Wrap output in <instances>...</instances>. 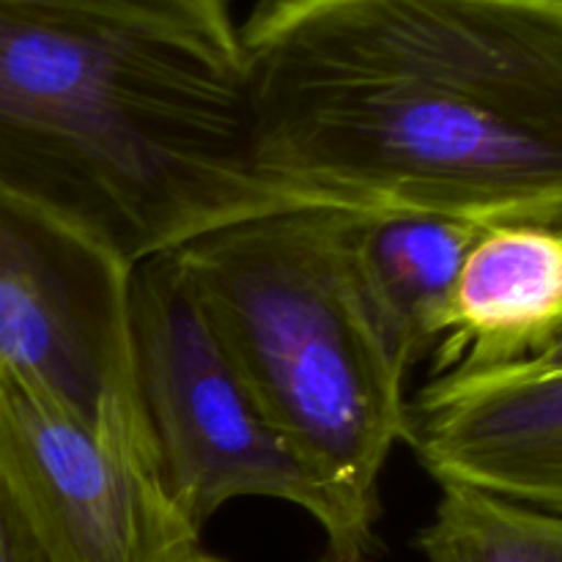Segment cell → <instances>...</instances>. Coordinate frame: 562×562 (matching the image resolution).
I'll use <instances>...</instances> for the list:
<instances>
[{"mask_svg":"<svg viewBox=\"0 0 562 562\" xmlns=\"http://www.w3.org/2000/svg\"><path fill=\"white\" fill-rule=\"evenodd\" d=\"M132 371L157 481L195 532L231 499L305 510L324 562H371L376 521L324 481L267 420L209 329L176 252L130 272Z\"/></svg>","mask_w":562,"mask_h":562,"instance_id":"277c9868","label":"cell"},{"mask_svg":"<svg viewBox=\"0 0 562 562\" xmlns=\"http://www.w3.org/2000/svg\"><path fill=\"white\" fill-rule=\"evenodd\" d=\"M0 192L135 267L300 206L256 168L239 69L173 38L0 5Z\"/></svg>","mask_w":562,"mask_h":562,"instance_id":"7a4b0ae2","label":"cell"},{"mask_svg":"<svg viewBox=\"0 0 562 562\" xmlns=\"http://www.w3.org/2000/svg\"><path fill=\"white\" fill-rule=\"evenodd\" d=\"M0 475L53 562H176L198 549L151 459L0 379Z\"/></svg>","mask_w":562,"mask_h":562,"instance_id":"8992f818","label":"cell"},{"mask_svg":"<svg viewBox=\"0 0 562 562\" xmlns=\"http://www.w3.org/2000/svg\"><path fill=\"white\" fill-rule=\"evenodd\" d=\"M239 80L291 201L562 220V0H258Z\"/></svg>","mask_w":562,"mask_h":562,"instance_id":"6da1fadb","label":"cell"},{"mask_svg":"<svg viewBox=\"0 0 562 562\" xmlns=\"http://www.w3.org/2000/svg\"><path fill=\"white\" fill-rule=\"evenodd\" d=\"M351 209H274L176 247L187 285L280 437L379 521L406 379L357 278Z\"/></svg>","mask_w":562,"mask_h":562,"instance_id":"3957f363","label":"cell"},{"mask_svg":"<svg viewBox=\"0 0 562 562\" xmlns=\"http://www.w3.org/2000/svg\"><path fill=\"white\" fill-rule=\"evenodd\" d=\"M176 562H223V560L212 558V554H206L201 547H198V549H192V552H187L184 558H179Z\"/></svg>","mask_w":562,"mask_h":562,"instance_id":"5bb4252c","label":"cell"},{"mask_svg":"<svg viewBox=\"0 0 562 562\" xmlns=\"http://www.w3.org/2000/svg\"><path fill=\"white\" fill-rule=\"evenodd\" d=\"M562 338V220L488 225L461 269L431 379L521 366Z\"/></svg>","mask_w":562,"mask_h":562,"instance_id":"ba28073f","label":"cell"},{"mask_svg":"<svg viewBox=\"0 0 562 562\" xmlns=\"http://www.w3.org/2000/svg\"><path fill=\"white\" fill-rule=\"evenodd\" d=\"M426 562H562V516L467 483H439L415 536Z\"/></svg>","mask_w":562,"mask_h":562,"instance_id":"30bf717a","label":"cell"},{"mask_svg":"<svg viewBox=\"0 0 562 562\" xmlns=\"http://www.w3.org/2000/svg\"><path fill=\"white\" fill-rule=\"evenodd\" d=\"M486 228L453 214L351 209L357 278L406 371L431 357L448 335L461 269Z\"/></svg>","mask_w":562,"mask_h":562,"instance_id":"9c48e42d","label":"cell"},{"mask_svg":"<svg viewBox=\"0 0 562 562\" xmlns=\"http://www.w3.org/2000/svg\"><path fill=\"white\" fill-rule=\"evenodd\" d=\"M0 5L140 27L239 69V22L231 0H0Z\"/></svg>","mask_w":562,"mask_h":562,"instance_id":"8fae6325","label":"cell"},{"mask_svg":"<svg viewBox=\"0 0 562 562\" xmlns=\"http://www.w3.org/2000/svg\"><path fill=\"white\" fill-rule=\"evenodd\" d=\"M130 272L108 247L0 192V379L151 459L132 371Z\"/></svg>","mask_w":562,"mask_h":562,"instance_id":"5b68a950","label":"cell"},{"mask_svg":"<svg viewBox=\"0 0 562 562\" xmlns=\"http://www.w3.org/2000/svg\"><path fill=\"white\" fill-rule=\"evenodd\" d=\"M492 373H510V376H554V373H562V338L558 344L549 346L543 355L532 357V360L521 362V366L503 368V371ZM481 376V373H477Z\"/></svg>","mask_w":562,"mask_h":562,"instance_id":"4fadbf2b","label":"cell"},{"mask_svg":"<svg viewBox=\"0 0 562 562\" xmlns=\"http://www.w3.org/2000/svg\"><path fill=\"white\" fill-rule=\"evenodd\" d=\"M404 445L437 483H467L562 516V373L431 379Z\"/></svg>","mask_w":562,"mask_h":562,"instance_id":"52a82bcc","label":"cell"},{"mask_svg":"<svg viewBox=\"0 0 562 562\" xmlns=\"http://www.w3.org/2000/svg\"><path fill=\"white\" fill-rule=\"evenodd\" d=\"M0 562H53L3 475H0Z\"/></svg>","mask_w":562,"mask_h":562,"instance_id":"7c38bea8","label":"cell"}]
</instances>
